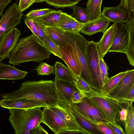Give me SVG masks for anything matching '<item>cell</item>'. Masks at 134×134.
<instances>
[{
  "instance_id": "cell-29",
  "label": "cell",
  "mask_w": 134,
  "mask_h": 134,
  "mask_svg": "<svg viewBox=\"0 0 134 134\" xmlns=\"http://www.w3.org/2000/svg\"><path fill=\"white\" fill-rule=\"evenodd\" d=\"M75 19L67 14L63 12L56 26L65 32L71 31L72 24Z\"/></svg>"
},
{
  "instance_id": "cell-14",
  "label": "cell",
  "mask_w": 134,
  "mask_h": 134,
  "mask_svg": "<svg viewBox=\"0 0 134 134\" xmlns=\"http://www.w3.org/2000/svg\"><path fill=\"white\" fill-rule=\"evenodd\" d=\"M41 122L48 126L55 134L70 130L60 117L48 107H43Z\"/></svg>"
},
{
  "instance_id": "cell-19",
  "label": "cell",
  "mask_w": 134,
  "mask_h": 134,
  "mask_svg": "<svg viewBox=\"0 0 134 134\" xmlns=\"http://www.w3.org/2000/svg\"><path fill=\"white\" fill-rule=\"evenodd\" d=\"M115 23L104 31L103 35L98 42H96L97 49L99 58H103L112 45L116 32Z\"/></svg>"
},
{
  "instance_id": "cell-41",
  "label": "cell",
  "mask_w": 134,
  "mask_h": 134,
  "mask_svg": "<svg viewBox=\"0 0 134 134\" xmlns=\"http://www.w3.org/2000/svg\"><path fill=\"white\" fill-rule=\"evenodd\" d=\"M107 125L115 134H125L122 127L116 122H106Z\"/></svg>"
},
{
  "instance_id": "cell-48",
  "label": "cell",
  "mask_w": 134,
  "mask_h": 134,
  "mask_svg": "<svg viewBox=\"0 0 134 134\" xmlns=\"http://www.w3.org/2000/svg\"><path fill=\"white\" fill-rule=\"evenodd\" d=\"M103 58H99L100 72L103 85L105 83L104 76V67L103 63Z\"/></svg>"
},
{
  "instance_id": "cell-44",
  "label": "cell",
  "mask_w": 134,
  "mask_h": 134,
  "mask_svg": "<svg viewBox=\"0 0 134 134\" xmlns=\"http://www.w3.org/2000/svg\"><path fill=\"white\" fill-rule=\"evenodd\" d=\"M48 134V132L43 127L39 124L32 129L30 132V134Z\"/></svg>"
},
{
  "instance_id": "cell-37",
  "label": "cell",
  "mask_w": 134,
  "mask_h": 134,
  "mask_svg": "<svg viewBox=\"0 0 134 134\" xmlns=\"http://www.w3.org/2000/svg\"><path fill=\"white\" fill-rule=\"evenodd\" d=\"M129 102H122L120 103L121 104L118 119L117 121L121 124H124L126 120L127 113L128 103Z\"/></svg>"
},
{
  "instance_id": "cell-13",
  "label": "cell",
  "mask_w": 134,
  "mask_h": 134,
  "mask_svg": "<svg viewBox=\"0 0 134 134\" xmlns=\"http://www.w3.org/2000/svg\"><path fill=\"white\" fill-rule=\"evenodd\" d=\"M116 32L113 43L108 52L126 53L128 43V34L126 23H115Z\"/></svg>"
},
{
  "instance_id": "cell-20",
  "label": "cell",
  "mask_w": 134,
  "mask_h": 134,
  "mask_svg": "<svg viewBox=\"0 0 134 134\" xmlns=\"http://www.w3.org/2000/svg\"><path fill=\"white\" fill-rule=\"evenodd\" d=\"M101 16L114 23H126L131 19L127 13L118 6L104 7Z\"/></svg>"
},
{
  "instance_id": "cell-4",
  "label": "cell",
  "mask_w": 134,
  "mask_h": 134,
  "mask_svg": "<svg viewBox=\"0 0 134 134\" xmlns=\"http://www.w3.org/2000/svg\"><path fill=\"white\" fill-rule=\"evenodd\" d=\"M85 93L86 97L106 117L109 122H116L121 108L120 103L93 88L90 93Z\"/></svg>"
},
{
  "instance_id": "cell-11",
  "label": "cell",
  "mask_w": 134,
  "mask_h": 134,
  "mask_svg": "<svg viewBox=\"0 0 134 134\" xmlns=\"http://www.w3.org/2000/svg\"><path fill=\"white\" fill-rule=\"evenodd\" d=\"M57 104L71 113L80 125L90 134L101 133L97 129V124L92 121L73 104L71 103L67 104L58 101Z\"/></svg>"
},
{
  "instance_id": "cell-18",
  "label": "cell",
  "mask_w": 134,
  "mask_h": 134,
  "mask_svg": "<svg viewBox=\"0 0 134 134\" xmlns=\"http://www.w3.org/2000/svg\"><path fill=\"white\" fill-rule=\"evenodd\" d=\"M110 21L102 16L85 23L80 32L90 36L98 32H104L107 29Z\"/></svg>"
},
{
  "instance_id": "cell-9",
  "label": "cell",
  "mask_w": 134,
  "mask_h": 134,
  "mask_svg": "<svg viewBox=\"0 0 134 134\" xmlns=\"http://www.w3.org/2000/svg\"><path fill=\"white\" fill-rule=\"evenodd\" d=\"M58 47L62 59L72 72L76 81L80 76L81 68L75 49L68 42L65 47Z\"/></svg>"
},
{
  "instance_id": "cell-50",
  "label": "cell",
  "mask_w": 134,
  "mask_h": 134,
  "mask_svg": "<svg viewBox=\"0 0 134 134\" xmlns=\"http://www.w3.org/2000/svg\"><path fill=\"white\" fill-rule=\"evenodd\" d=\"M46 0H34V3H41L45 2Z\"/></svg>"
},
{
  "instance_id": "cell-36",
  "label": "cell",
  "mask_w": 134,
  "mask_h": 134,
  "mask_svg": "<svg viewBox=\"0 0 134 134\" xmlns=\"http://www.w3.org/2000/svg\"><path fill=\"white\" fill-rule=\"evenodd\" d=\"M54 10L48 8L37 10H32L26 14V17H29L34 19L47 14Z\"/></svg>"
},
{
  "instance_id": "cell-33",
  "label": "cell",
  "mask_w": 134,
  "mask_h": 134,
  "mask_svg": "<svg viewBox=\"0 0 134 134\" xmlns=\"http://www.w3.org/2000/svg\"><path fill=\"white\" fill-rule=\"evenodd\" d=\"M118 6L127 13L130 19L134 18V0H120Z\"/></svg>"
},
{
  "instance_id": "cell-38",
  "label": "cell",
  "mask_w": 134,
  "mask_h": 134,
  "mask_svg": "<svg viewBox=\"0 0 134 134\" xmlns=\"http://www.w3.org/2000/svg\"><path fill=\"white\" fill-rule=\"evenodd\" d=\"M86 96V93L77 90H75L73 93L71 98V102L72 104L81 102Z\"/></svg>"
},
{
  "instance_id": "cell-47",
  "label": "cell",
  "mask_w": 134,
  "mask_h": 134,
  "mask_svg": "<svg viewBox=\"0 0 134 134\" xmlns=\"http://www.w3.org/2000/svg\"><path fill=\"white\" fill-rule=\"evenodd\" d=\"M11 1V0H0V17L2 15L5 8Z\"/></svg>"
},
{
  "instance_id": "cell-39",
  "label": "cell",
  "mask_w": 134,
  "mask_h": 134,
  "mask_svg": "<svg viewBox=\"0 0 134 134\" xmlns=\"http://www.w3.org/2000/svg\"><path fill=\"white\" fill-rule=\"evenodd\" d=\"M106 122H100L97 124L98 130L101 133L106 134H115L106 124Z\"/></svg>"
},
{
  "instance_id": "cell-30",
  "label": "cell",
  "mask_w": 134,
  "mask_h": 134,
  "mask_svg": "<svg viewBox=\"0 0 134 134\" xmlns=\"http://www.w3.org/2000/svg\"><path fill=\"white\" fill-rule=\"evenodd\" d=\"M82 0H46L48 5L53 6L56 9L74 7Z\"/></svg>"
},
{
  "instance_id": "cell-6",
  "label": "cell",
  "mask_w": 134,
  "mask_h": 134,
  "mask_svg": "<svg viewBox=\"0 0 134 134\" xmlns=\"http://www.w3.org/2000/svg\"><path fill=\"white\" fill-rule=\"evenodd\" d=\"M88 62L92 81V88L100 91L103 86L100 72L99 57L96 42L88 41L86 46Z\"/></svg>"
},
{
  "instance_id": "cell-43",
  "label": "cell",
  "mask_w": 134,
  "mask_h": 134,
  "mask_svg": "<svg viewBox=\"0 0 134 134\" xmlns=\"http://www.w3.org/2000/svg\"><path fill=\"white\" fill-rule=\"evenodd\" d=\"M34 3V0H20L18 5V9L22 12L28 9Z\"/></svg>"
},
{
  "instance_id": "cell-10",
  "label": "cell",
  "mask_w": 134,
  "mask_h": 134,
  "mask_svg": "<svg viewBox=\"0 0 134 134\" xmlns=\"http://www.w3.org/2000/svg\"><path fill=\"white\" fill-rule=\"evenodd\" d=\"M134 85V70H129L126 75L106 95L121 103Z\"/></svg>"
},
{
  "instance_id": "cell-8",
  "label": "cell",
  "mask_w": 134,
  "mask_h": 134,
  "mask_svg": "<svg viewBox=\"0 0 134 134\" xmlns=\"http://www.w3.org/2000/svg\"><path fill=\"white\" fill-rule=\"evenodd\" d=\"M21 32L14 27L9 30L0 39V61L9 58L11 52L18 42Z\"/></svg>"
},
{
  "instance_id": "cell-16",
  "label": "cell",
  "mask_w": 134,
  "mask_h": 134,
  "mask_svg": "<svg viewBox=\"0 0 134 134\" xmlns=\"http://www.w3.org/2000/svg\"><path fill=\"white\" fill-rule=\"evenodd\" d=\"M48 107L60 117L70 130L79 131L82 134H90L82 127L75 116L69 111L57 104L55 106Z\"/></svg>"
},
{
  "instance_id": "cell-23",
  "label": "cell",
  "mask_w": 134,
  "mask_h": 134,
  "mask_svg": "<svg viewBox=\"0 0 134 134\" xmlns=\"http://www.w3.org/2000/svg\"><path fill=\"white\" fill-rule=\"evenodd\" d=\"M128 34V40L125 54L130 64L134 66V18L126 23Z\"/></svg>"
},
{
  "instance_id": "cell-25",
  "label": "cell",
  "mask_w": 134,
  "mask_h": 134,
  "mask_svg": "<svg viewBox=\"0 0 134 134\" xmlns=\"http://www.w3.org/2000/svg\"><path fill=\"white\" fill-rule=\"evenodd\" d=\"M103 0H88L86 8L89 21L97 19L101 16V6Z\"/></svg>"
},
{
  "instance_id": "cell-17",
  "label": "cell",
  "mask_w": 134,
  "mask_h": 134,
  "mask_svg": "<svg viewBox=\"0 0 134 134\" xmlns=\"http://www.w3.org/2000/svg\"><path fill=\"white\" fill-rule=\"evenodd\" d=\"M58 101L67 104L71 103V98L74 92L77 90L74 83L62 79H54Z\"/></svg>"
},
{
  "instance_id": "cell-46",
  "label": "cell",
  "mask_w": 134,
  "mask_h": 134,
  "mask_svg": "<svg viewBox=\"0 0 134 134\" xmlns=\"http://www.w3.org/2000/svg\"><path fill=\"white\" fill-rule=\"evenodd\" d=\"M134 101V85H133L122 102H129Z\"/></svg>"
},
{
  "instance_id": "cell-24",
  "label": "cell",
  "mask_w": 134,
  "mask_h": 134,
  "mask_svg": "<svg viewBox=\"0 0 134 134\" xmlns=\"http://www.w3.org/2000/svg\"><path fill=\"white\" fill-rule=\"evenodd\" d=\"M55 78L62 79L75 83V78L72 72L68 67L59 62H56L54 66Z\"/></svg>"
},
{
  "instance_id": "cell-31",
  "label": "cell",
  "mask_w": 134,
  "mask_h": 134,
  "mask_svg": "<svg viewBox=\"0 0 134 134\" xmlns=\"http://www.w3.org/2000/svg\"><path fill=\"white\" fill-rule=\"evenodd\" d=\"M73 10L70 15L77 21L85 23L89 21L85 8L78 6H75L71 8Z\"/></svg>"
},
{
  "instance_id": "cell-5",
  "label": "cell",
  "mask_w": 134,
  "mask_h": 134,
  "mask_svg": "<svg viewBox=\"0 0 134 134\" xmlns=\"http://www.w3.org/2000/svg\"><path fill=\"white\" fill-rule=\"evenodd\" d=\"M64 35L67 42L71 44L76 51L81 68L80 76L91 87L92 79L86 49L87 44L88 41L79 32L65 31Z\"/></svg>"
},
{
  "instance_id": "cell-34",
  "label": "cell",
  "mask_w": 134,
  "mask_h": 134,
  "mask_svg": "<svg viewBox=\"0 0 134 134\" xmlns=\"http://www.w3.org/2000/svg\"><path fill=\"white\" fill-rule=\"evenodd\" d=\"M36 70L38 75H49L51 74L55 73L54 66L45 63H41Z\"/></svg>"
},
{
  "instance_id": "cell-15",
  "label": "cell",
  "mask_w": 134,
  "mask_h": 134,
  "mask_svg": "<svg viewBox=\"0 0 134 134\" xmlns=\"http://www.w3.org/2000/svg\"><path fill=\"white\" fill-rule=\"evenodd\" d=\"M73 104L96 124L100 122H109L106 117L86 97L81 102Z\"/></svg>"
},
{
  "instance_id": "cell-22",
  "label": "cell",
  "mask_w": 134,
  "mask_h": 134,
  "mask_svg": "<svg viewBox=\"0 0 134 134\" xmlns=\"http://www.w3.org/2000/svg\"><path fill=\"white\" fill-rule=\"evenodd\" d=\"M41 24L46 34L58 47H64L66 46L67 42L64 35L65 31L56 26H46Z\"/></svg>"
},
{
  "instance_id": "cell-12",
  "label": "cell",
  "mask_w": 134,
  "mask_h": 134,
  "mask_svg": "<svg viewBox=\"0 0 134 134\" xmlns=\"http://www.w3.org/2000/svg\"><path fill=\"white\" fill-rule=\"evenodd\" d=\"M0 105L1 107L8 109H29L48 107L44 103L37 100L26 98L13 99L3 98L0 100Z\"/></svg>"
},
{
  "instance_id": "cell-32",
  "label": "cell",
  "mask_w": 134,
  "mask_h": 134,
  "mask_svg": "<svg viewBox=\"0 0 134 134\" xmlns=\"http://www.w3.org/2000/svg\"><path fill=\"white\" fill-rule=\"evenodd\" d=\"M43 44L51 53L62 59L58 47L46 34Z\"/></svg>"
},
{
  "instance_id": "cell-42",
  "label": "cell",
  "mask_w": 134,
  "mask_h": 134,
  "mask_svg": "<svg viewBox=\"0 0 134 134\" xmlns=\"http://www.w3.org/2000/svg\"><path fill=\"white\" fill-rule=\"evenodd\" d=\"M24 22L33 34L39 39L37 29L34 23L33 19L29 17H26L24 20Z\"/></svg>"
},
{
  "instance_id": "cell-45",
  "label": "cell",
  "mask_w": 134,
  "mask_h": 134,
  "mask_svg": "<svg viewBox=\"0 0 134 134\" xmlns=\"http://www.w3.org/2000/svg\"><path fill=\"white\" fill-rule=\"evenodd\" d=\"M85 24L80 23L75 20L72 24L71 32H79Z\"/></svg>"
},
{
  "instance_id": "cell-35",
  "label": "cell",
  "mask_w": 134,
  "mask_h": 134,
  "mask_svg": "<svg viewBox=\"0 0 134 134\" xmlns=\"http://www.w3.org/2000/svg\"><path fill=\"white\" fill-rule=\"evenodd\" d=\"M74 85L77 90L85 93H89L92 90L90 85L80 76L76 81Z\"/></svg>"
},
{
  "instance_id": "cell-3",
  "label": "cell",
  "mask_w": 134,
  "mask_h": 134,
  "mask_svg": "<svg viewBox=\"0 0 134 134\" xmlns=\"http://www.w3.org/2000/svg\"><path fill=\"white\" fill-rule=\"evenodd\" d=\"M8 109L9 120L16 134H30L32 129L41 123L42 111L40 108Z\"/></svg>"
},
{
  "instance_id": "cell-21",
  "label": "cell",
  "mask_w": 134,
  "mask_h": 134,
  "mask_svg": "<svg viewBox=\"0 0 134 134\" xmlns=\"http://www.w3.org/2000/svg\"><path fill=\"white\" fill-rule=\"evenodd\" d=\"M28 73L26 71L17 69L14 65L5 64L0 61V80H21Z\"/></svg>"
},
{
  "instance_id": "cell-49",
  "label": "cell",
  "mask_w": 134,
  "mask_h": 134,
  "mask_svg": "<svg viewBox=\"0 0 134 134\" xmlns=\"http://www.w3.org/2000/svg\"><path fill=\"white\" fill-rule=\"evenodd\" d=\"M103 63L104 67V76L105 83L109 78L108 77V75L109 74L108 72L109 67L104 60L103 61Z\"/></svg>"
},
{
  "instance_id": "cell-1",
  "label": "cell",
  "mask_w": 134,
  "mask_h": 134,
  "mask_svg": "<svg viewBox=\"0 0 134 134\" xmlns=\"http://www.w3.org/2000/svg\"><path fill=\"white\" fill-rule=\"evenodd\" d=\"M3 98H26L41 102L48 107L57 105L58 98L54 81L41 80L27 81L22 83L17 90L1 95Z\"/></svg>"
},
{
  "instance_id": "cell-7",
  "label": "cell",
  "mask_w": 134,
  "mask_h": 134,
  "mask_svg": "<svg viewBox=\"0 0 134 134\" xmlns=\"http://www.w3.org/2000/svg\"><path fill=\"white\" fill-rule=\"evenodd\" d=\"M22 15L17 2L8 7L0 20V39L6 32L20 23Z\"/></svg>"
},
{
  "instance_id": "cell-40",
  "label": "cell",
  "mask_w": 134,
  "mask_h": 134,
  "mask_svg": "<svg viewBox=\"0 0 134 134\" xmlns=\"http://www.w3.org/2000/svg\"><path fill=\"white\" fill-rule=\"evenodd\" d=\"M33 21L37 29L39 39L43 44L46 34L43 26L40 24L34 19Z\"/></svg>"
},
{
  "instance_id": "cell-26",
  "label": "cell",
  "mask_w": 134,
  "mask_h": 134,
  "mask_svg": "<svg viewBox=\"0 0 134 134\" xmlns=\"http://www.w3.org/2000/svg\"><path fill=\"white\" fill-rule=\"evenodd\" d=\"M63 12L61 10L53 11L34 20L40 24L46 26H56Z\"/></svg>"
},
{
  "instance_id": "cell-27",
  "label": "cell",
  "mask_w": 134,
  "mask_h": 134,
  "mask_svg": "<svg viewBox=\"0 0 134 134\" xmlns=\"http://www.w3.org/2000/svg\"><path fill=\"white\" fill-rule=\"evenodd\" d=\"M128 71L129 70L121 72L110 78H108L103 85L100 91L104 94L107 95L126 75Z\"/></svg>"
},
{
  "instance_id": "cell-2",
  "label": "cell",
  "mask_w": 134,
  "mask_h": 134,
  "mask_svg": "<svg viewBox=\"0 0 134 134\" xmlns=\"http://www.w3.org/2000/svg\"><path fill=\"white\" fill-rule=\"evenodd\" d=\"M51 53L33 34L20 38L10 53L8 63L13 65L30 61L39 62L50 58Z\"/></svg>"
},
{
  "instance_id": "cell-28",
  "label": "cell",
  "mask_w": 134,
  "mask_h": 134,
  "mask_svg": "<svg viewBox=\"0 0 134 134\" xmlns=\"http://www.w3.org/2000/svg\"><path fill=\"white\" fill-rule=\"evenodd\" d=\"M133 102L128 103L127 113L124 123L125 134H134V108Z\"/></svg>"
}]
</instances>
